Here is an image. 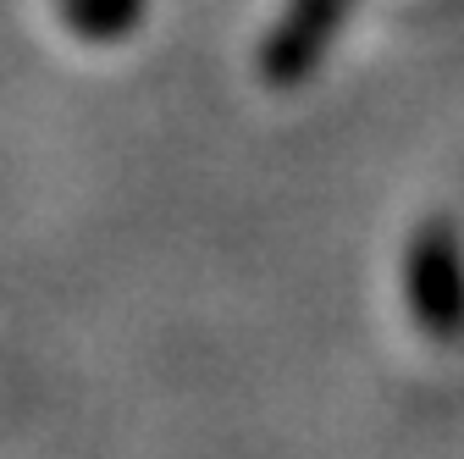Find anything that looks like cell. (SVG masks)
Masks as SVG:
<instances>
[{"mask_svg":"<svg viewBox=\"0 0 464 459\" xmlns=\"http://www.w3.org/2000/svg\"><path fill=\"white\" fill-rule=\"evenodd\" d=\"M410 305L437 337H459V327H464V271H459V249H453V239L442 227H426L415 239Z\"/></svg>","mask_w":464,"mask_h":459,"instance_id":"obj_1","label":"cell"},{"mask_svg":"<svg viewBox=\"0 0 464 459\" xmlns=\"http://www.w3.org/2000/svg\"><path fill=\"white\" fill-rule=\"evenodd\" d=\"M144 0H67V17L78 34L89 39H111V34H128L133 17H139Z\"/></svg>","mask_w":464,"mask_h":459,"instance_id":"obj_2","label":"cell"}]
</instances>
